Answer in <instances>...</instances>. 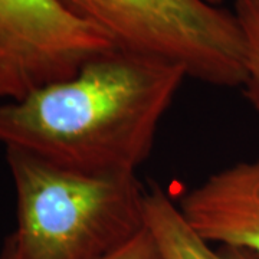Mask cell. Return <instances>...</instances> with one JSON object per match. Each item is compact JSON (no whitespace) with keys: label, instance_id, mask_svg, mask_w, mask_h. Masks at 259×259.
I'll return each mask as SVG.
<instances>
[{"label":"cell","instance_id":"1","mask_svg":"<svg viewBox=\"0 0 259 259\" xmlns=\"http://www.w3.org/2000/svg\"><path fill=\"white\" fill-rule=\"evenodd\" d=\"M186 78L182 65L115 47L69 79L0 102V143L79 173H137Z\"/></svg>","mask_w":259,"mask_h":259},{"label":"cell","instance_id":"2","mask_svg":"<svg viewBox=\"0 0 259 259\" xmlns=\"http://www.w3.org/2000/svg\"><path fill=\"white\" fill-rule=\"evenodd\" d=\"M16 189L22 259H104L146 229L137 173L90 175L6 148Z\"/></svg>","mask_w":259,"mask_h":259},{"label":"cell","instance_id":"3","mask_svg":"<svg viewBox=\"0 0 259 259\" xmlns=\"http://www.w3.org/2000/svg\"><path fill=\"white\" fill-rule=\"evenodd\" d=\"M115 45L182 65L187 78L242 87L245 48L232 10L203 0H61Z\"/></svg>","mask_w":259,"mask_h":259},{"label":"cell","instance_id":"4","mask_svg":"<svg viewBox=\"0 0 259 259\" xmlns=\"http://www.w3.org/2000/svg\"><path fill=\"white\" fill-rule=\"evenodd\" d=\"M115 47L61 0H0V102L69 79Z\"/></svg>","mask_w":259,"mask_h":259},{"label":"cell","instance_id":"5","mask_svg":"<svg viewBox=\"0 0 259 259\" xmlns=\"http://www.w3.org/2000/svg\"><path fill=\"white\" fill-rule=\"evenodd\" d=\"M177 206L189 226L210 245L241 246L259 255V157L209 175Z\"/></svg>","mask_w":259,"mask_h":259},{"label":"cell","instance_id":"6","mask_svg":"<svg viewBox=\"0 0 259 259\" xmlns=\"http://www.w3.org/2000/svg\"><path fill=\"white\" fill-rule=\"evenodd\" d=\"M146 228L161 259H259L253 250L241 246H216L202 239L186 222L177 203L153 186L146 193Z\"/></svg>","mask_w":259,"mask_h":259},{"label":"cell","instance_id":"7","mask_svg":"<svg viewBox=\"0 0 259 259\" xmlns=\"http://www.w3.org/2000/svg\"><path fill=\"white\" fill-rule=\"evenodd\" d=\"M233 15L245 48L243 94L259 117V0H235Z\"/></svg>","mask_w":259,"mask_h":259},{"label":"cell","instance_id":"8","mask_svg":"<svg viewBox=\"0 0 259 259\" xmlns=\"http://www.w3.org/2000/svg\"><path fill=\"white\" fill-rule=\"evenodd\" d=\"M0 259H22L12 235H9L3 243ZM104 259H161V256L158 253L157 246L153 241L151 235L148 233L146 228L127 245H124L122 248L115 250L114 253Z\"/></svg>","mask_w":259,"mask_h":259},{"label":"cell","instance_id":"9","mask_svg":"<svg viewBox=\"0 0 259 259\" xmlns=\"http://www.w3.org/2000/svg\"><path fill=\"white\" fill-rule=\"evenodd\" d=\"M207 5H212V6H221L223 3V0H203Z\"/></svg>","mask_w":259,"mask_h":259}]
</instances>
